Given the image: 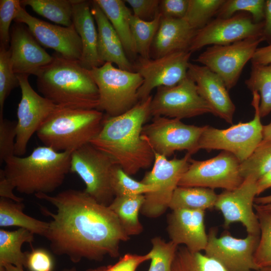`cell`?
I'll use <instances>...</instances> for the list:
<instances>
[{"label":"cell","instance_id":"cell-47","mask_svg":"<svg viewBox=\"0 0 271 271\" xmlns=\"http://www.w3.org/2000/svg\"><path fill=\"white\" fill-rule=\"evenodd\" d=\"M188 4L189 0H162L159 13L163 18L182 19L186 15Z\"/></svg>","mask_w":271,"mask_h":271},{"label":"cell","instance_id":"cell-34","mask_svg":"<svg viewBox=\"0 0 271 271\" xmlns=\"http://www.w3.org/2000/svg\"><path fill=\"white\" fill-rule=\"evenodd\" d=\"M171 271H227L214 259L185 246L178 247Z\"/></svg>","mask_w":271,"mask_h":271},{"label":"cell","instance_id":"cell-24","mask_svg":"<svg viewBox=\"0 0 271 271\" xmlns=\"http://www.w3.org/2000/svg\"><path fill=\"white\" fill-rule=\"evenodd\" d=\"M73 25L79 35L82 45V52L79 62L87 70L104 64L100 61L97 51V30L91 12V2L72 0Z\"/></svg>","mask_w":271,"mask_h":271},{"label":"cell","instance_id":"cell-17","mask_svg":"<svg viewBox=\"0 0 271 271\" xmlns=\"http://www.w3.org/2000/svg\"><path fill=\"white\" fill-rule=\"evenodd\" d=\"M259 235L247 234L243 238H236L228 232L217 236L216 228L208 234L205 254L221 264L227 271H251L259 268L253 255Z\"/></svg>","mask_w":271,"mask_h":271},{"label":"cell","instance_id":"cell-12","mask_svg":"<svg viewBox=\"0 0 271 271\" xmlns=\"http://www.w3.org/2000/svg\"><path fill=\"white\" fill-rule=\"evenodd\" d=\"M190 165L178 184L182 187H201L231 190L243 181L239 160L231 153L222 151L204 161L190 160Z\"/></svg>","mask_w":271,"mask_h":271},{"label":"cell","instance_id":"cell-46","mask_svg":"<svg viewBox=\"0 0 271 271\" xmlns=\"http://www.w3.org/2000/svg\"><path fill=\"white\" fill-rule=\"evenodd\" d=\"M132 8L133 15L141 20L151 21L160 13L159 0H125Z\"/></svg>","mask_w":271,"mask_h":271},{"label":"cell","instance_id":"cell-48","mask_svg":"<svg viewBox=\"0 0 271 271\" xmlns=\"http://www.w3.org/2000/svg\"><path fill=\"white\" fill-rule=\"evenodd\" d=\"M15 189L12 184L6 178L4 169L0 170V196L1 197L12 200L17 202H22L24 199L14 194L13 190Z\"/></svg>","mask_w":271,"mask_h":271},{"label":"cell","instance_id":"cell-14","mask_svg":"<svg viewBox=\"0 0 271 271\" xmlns=\"http://www.w3.org/2000/svg\"><path fill=\"white\" fill-rule=\"evenodd\" d=\"M191 55L189 51H182L155 59L140 57L133 65L134 72L144 79L138 92L139 100L147 98L155 88L172 86L185 79Z\"/></svg>","mask_w":271,"mask_h":271},{"label":"cell","instance_id":"cell-54","mask_svg":"<svg viewBox=\"0 0 271 271\" xmlns=\"http://www.w3.org/2000/svg\"><path fill=\"white\" fill-rule=\"evenodd\" d=\"M3 266L7 271H24L23 268L18 267L10 264H7Z\"/></svg>","mask_w":271,"mask_h":271},{"label":"cell","instance_id":"cell-33","mask_svg":"<svg viewBox=\"0 0 271 271\" xmlns=\"http://www.w3.org/2000/svg\"><path fill=\"white\" fill-rule=\"evenodd\" d=\"M161 14L159 13L151 21H146L131 15V32L137 54L143 58H150L152 43L159 28Z\"/></svg>","mask_w":271,"mask_h":271},{"label":"cell","instance_id":"cell-18","mask_svg":"<svg viewBox=\"0 0 271 271\" xmlns=\"http://www.w3.org/2000/svg\"><path fill=\"white\" fill-rule=\"evenodd\" d=\"M257 181L248 177L236 188L224 190L218 195L214 207L222 214L225 228L232 223L240 222L247 234L259 235L258 219L254 211V199L257 195Z\"/></svg>","mask_w":271,"mask_h":271},{"label":"cell","instance_id":"cell-41","mask_svg":"<svg viewBox=\"0 0 271 271\" xmlns=\"http://www.w3.org/2000/svg\"><path fill=\"white\" fill-rule=\"evenodd\" d=\"M17 87H20L19 80L12 68L9 49L0 45V118L4 117L5 100Z\"/></svg>","mask_w":271,"mask_h":271},{"label":"cell","instance_id":"cell-5","mask_svg":"<svg viewBox=\"0 0 271 271\" xmlns=\"http://www.w3.org/2000/svg\"><path fill=\"white\" fill-rule=\"evenodd\" d=\"M105 115L97 109L58 106L36 132L44 146L58 152H73L88 144L100 131Z\"/></svg>","mask_w":271,"mask_h":271},{"label":"cell","instance_id":"cell-20","mask_svg":"<svg viewBox=\"0 0 271 271\" xmlns=\"http://www.w3.org/2000/svg\"><path fill=\"white\" fill-rule=\"evenodd\" d=\"M10 59L16 74L36 76L54 59L41 46L24 24L16 23L10 30Z\"/></svg>","mask_w":271,"mask_h":271},{"label":"cell","instance_id":"cell-19","mask_svg":"<svg viewBox=\"0 0 271 271\" xmlns=\"http://www.w3.org/2000/svg\"><path fill=\"white\" fill-rule=\"evenodd\" d=\"M14 21L25 24L41 45L54 50L66 59L79 62L82 45L73 25L62 27L49 23L31 16L22 7Z\"/></svg>","mask_w":271,"mask_h":271},{"label":"cell","instance_id":"cell-51","mask_svg":"<svg viewBox=\"0 0 271 271\" xmlns=\"http://www.w3.org/2000/svg\"><path fill=\"white\" fill-rule=\"evenodd\" d=\"M254 209L255 210L271 212V195L255 197Z\"/></svg>","mask_w":271,"mask_h":271},{"label":"cell","instance_id":"cell-36","mask_svg":"<svg viewBox=\"0 0 271 271\" xmlns=\"http://www.w3.org/2000/svg\"><path fill=\"white\" fill-rule=\"evenodd\" d=\"M224 2L225 0H189L183 19L193 29L200 30L217 14Z\"/></svg>","mask_w":271,"mask_h":271},{"label":"cell","instance_id":"cell-49","mask_svg":"<svg viewBox=\"0 0 271 271\" xmlns=\"http://www.w3.org/2000/svg\"><path fill=\"white\" fill-rule=\"evenodd\" d=\"M250 61L251 64L260 65L271 64V43L264 47H258Z\"/></svg>","mask_w":271,"mask_h":271},{"label":"cell","instance_id":"cell-29","mask_svg":"<svg viewBox=\"0 0 271 271\" xmlns=\"http://www.w3.org/2000/svg\"><path fill=\"white\" fill-rule=\"evenodd\" d=\"M214 189L201 187L178 186L172 195L169 208L172 210H203L215 207L217 198Z\"/></svg>","mask_w":271,"mask_h":271},{"label":"cell","instance_id":"cell-27","mask_svg":"<svg viewBox=\"0 0 271 271\" xmlns=\"http://www.w3.org/2000/svg\"><path fill=\"white\" fill-rule=\"evenodd\" d=\"M34 234L29 230L19 228L14 231L0 229V266L7 264L23 268L26 253L22 251L25 243L32 244Z\"/></svg>","mask_w":271,"mask_h":271},{"label":"cell","instance_id":"cell-26","mask_svg":"<svg viewBox=\"0 0 271 271\" xmlns=\"http://www.w3.org/2000/svg\"><path fill=\"white\" fill-rule=\"evenodd\" d=\"M104 13L120 38L127 55L134 57L136 52L132 40L130 10L122 0H94Z\"/></svg>","mask_w":271,"mask_h":271},{"label":"cell","instance_id":"cell-35","mask_svg":"<svg viewBox=\"0 0 271 271\" xmlns=\"http://www.w3.org/2000/svg\"><path fill=\"white\" fill-rule=\"evenodd\" d=\"M271 170V142L262 141L252 154L240 163L243 179L251 177L257 181Z\"/></svg>","mask_w":271,"mask_h":271},{"label":"cell","instance_id":"cell-7","mask_svg":"<svg viewBox=\"0 0 271 271\" xmlns=\"http://www.w3.org/2000/svg\"><path fill=\"white\" fill-rule=\"evenodd\" d=\"M251 104L254 108L253 119L247 122H239L226 129L206 125L198 144L199 150H220L233 154L240 162L249 157L263 140V125L259 106L260 97L252 92Z\"/></svg>","mask_w":271,"mask_h":271},{"label":"cell","instance_id":"cell-39","mask_svg":"<svg viewBox=\"0 0 271 271\" xmlns=\"http://www.w3.org/2000/svg\"><path fill=\"white\" fill-rule=\"evenodd\" d=\"M151 243V262L148 271H171L178 245L159 236L153 238Z\"/></svg>","mask_w":271,"mask_h":271},{"label":"cell","instance_id":"cell-11","mask_svg":"<svg viewBox=\"0 0 271 271\" xmlns=\"http://www.w3.org/2000/svg\"><path fill=\"white\" fill-rule=\"evenodd\" d=\"M262 41V37H256L229 45H211L207 47L195 61L219 75L229 90L236 85L244 67L251 60Z\"/></svg>","mask_w":271,"mask_h":271},{"label":"cell","instance_id":"cell-53","mask_svg":"<svg viewBox=\"0 0 271 271\" xmlns=\"http://www.w3.org/2000/svg\"><path fill=\"white\" fill-rule=\"evenodd\" d=\"M263 141L271 142V121L263 126Z\"/></svg>","mask_w":271,"mask_h":271},{"label":"cell","instance_id":"cell-8","mask_svg":"<svg viewBox=\"0 0 271 271\" xmlns=\"http://www.w3.org/2000/svg\"><path fill=\"white\" fill-rule=\"evenodd\" d=\"M154 154L153 168L141 181L158 188L156 191L145 195V200L141 213L149 218L158 217L169 208L173 193L188 169L191 159V155L187 153L182 158H174L170 160L164 156L155 152Z\"/></svg>","mask_w":271,"mask_h":271},{"label":"cell","instance_id":"cell-16","mask_svg":"<svg viewBox=\"0 0 271 271\" xmlns=\"http://www.w3.org/2000/svg\"><path fill=\"white\" fill-rule=\"evenodd\" d=\"M263 21L256 23L251 15L240 12L227 18H217L197 31L189 51L209 45H226L247 38L262 37Z\"/></svg>","mask_w":271,"mask_h":271},{"label":"cell","instance_id":"cell-28","mask_svg":"<svg viewBox=\"0 0 271 271\" xmlns=\"http://www.w3.org/2000/svg\"><path fill=\"white\" fill-rule=\"evenodd\" d=\"M25 206L22 202L1 197V227L17 226L27 229L34 234L44 237L49 226V222L33 218L23 212Z\"/></svg>","mask_w":271,"mask_h":271},{"label":"cell","instance_id":"cell-1","mask_svg":"<svg viewBox=\"0 0 271 271\" xmlns=\"http://www.w3.org/2000/svg\"><path fill=\"white\" fill-rule=\"evenodd\" d=\"M56 208V213L41 206V213L52 218L44 236L56 255H66L73 263L82 259L102 261L106 255L119 256L120 244L129 236L108 206L88 194L68 189L51 196L35 195Z\"/></svg>","mask_w":271,"mask_h":271},{"label":"cell","instance_id":"cell-43","mask_svg":"<svg viewBox=\"0 0 271 271\" xmlns=\"http://www.w3.org/2000/svg\"><path fill=\"white\" fill-rule=\"evenodd\" d=\"M17 121L0 118V164L15 155Z\"/></svg>","mask_w":271,"mask_h":271},{"label":"cell","instance_id":"cell-55","mask_svg":"<svg viewBox=\"0 0 271 271\" xmlns=\"http://www.w3.org/2000/svg\"><path fill=\"white\" fill-rule=\"evenodd\" d=\"M251 271H271V266L261 267Z\"/></svg>","mask_w":271,"mask_h":271},{"label":"cell","instance_id":"cell-45","mask_svg":"<svg viewBox=\"0 0 271 271\" xmlns=\"http://www.w3.org/2000/svg\"><path fill=\"white\" fill-rule=\"evenodd\" d=\"M25 253V267L29 271H53L54 259L47 250L43 248H32Z\"/></svg>","mask_w":271,"mask_h":271},{"label":"cell","instance_id":"cell-22","mask_svg":"<svg viewBox=\"0 0 271 271\" xmlns=\"http://www.w3.org/2000/svg\"><path fill=\"white\" fill-rule=\"evenodd\" d=\"M203 210L176 209L168 217L167 232L176 244H184L195 252L205 250L208 242V234L205 226Z\"/></svg>","mask_w":271,"mask_h":271},{"label":"cell","instance_id":"cell-52","mask_svg":"<svg viewBox=\"0 0 271 271\" xmlns=\"http://www.w3.org/2000/svg\"><path fill=\"white\" fill-rule=\"evenodd\" d=\"M257 195L271 188V170L257 181Z\"/></svg>","mask_w":271,"mask_h":271},{"label":"cell","instance_id":"cell-44","mask_svg":"<svg viewBox=\"0 0 271 271\" xmlns=\"http://www.w3.org/2000/svg\"><path fill=\"white\" fill-rule=\"evenodd\" d=\"M151 258L150 251L144 255L128 253L120 256L113 264L90 268L85 271H136L141 264L150 260Z\"/></svg>","mask_w":271,"mask_h":271},{"label":"cell","instance_id":"cell-37","mask_svg":"<svg viewBox=\"0 0 271 271\" xmlns=\"http://www.w3.org/2000/svg\"><path fill=\"white\" fill-rule=\"evenodd\" d=\"M125 173L119 166L113 167L110 184L114 196H136L156 191L157 187L137 181Z\"/></svg>","mask_w":271,"mask_h":271},{"label":"cell","instance_id":"cell-10","mask_svg":"<svg viewBox=\"0 0 271 271\" xmlns=\"http://www.w3.org/2000/svg\"><path fill=\"white\" fill-rule=\"evenodd\" d=\"M205 127L186 124L178 118L155 116L143 126L142 135L155 153L167 158L178 151L185 150L191 155L199 151V141Z\"/></svg>","mask_w":271,"mask_h":271},{"label":"cell","instance_id":"cell-32","mask_svg":"<svg viewBox=\"0 0 271 271\" xmlns=\"http://www.w3.org/2000/svg\"><path fill=\"white\" fill-rule=\"evenodd\" d=\"M245 84L251 92H257L259 95L261 118L267 116L271 112V64H251L250 75Z\"/></svg>","mask_w":271,"mask_h":271},{"label":"cell","instance_id":"cell-4","mask_svg":"<svg viewBox=\"0 0 271 271\" xmlns=\"http://www.w3.org/2000/svg\"><path fill=\"white\" fill-rule=\"evenodd\" d=\"M71 154L38 146L27 157L7 159L4 173L20 193L49 194L63 184L70 172Z\"/></svg>","mask_w":271,"mask_h":271},{"label":"cell","instance_id":"cell-30","mask_svg":"<svg viewBox=\"0 0 271 271\" xmlns=\"http://www.w3.org/2000/svg\"><path fill=\"white\" fill-rule=\"evenodd\" d=\"M145 200V195L115 196L108 206L116 215L129 236L141 234L144 229L139 214Z\"/></svg>","mask_w":271,"mask_h":271},{"label":"cell","instance_id":"cell-3","mask_svg":"<svg viewBox=\"0 0 271 271\" xmlns=\"http://www.w3.org/2000/svg\"><path fill=\"white\" fill-rule=\"evenodd\" d=\"M52 62L37 76V86L43 97L57 106L74 109H97L98 87L89 70L79 61L53 55Z\"/></svg>","mask_w":271,"mask_h":271},{"label":"cell","instance_id":"cell-31","mask_svg":"<svg viewBox=\"0 0 271 271\" xmlns=\"http://www.w3.org/2000/svg\"><path fill=\"white\" fill-rule=\"evenodd\" d=\"M21 6L30 7L39 15L64 27L73 25L72 0H22Z\"/></svg>","mask_w":271,"mask_h":271},{"label":"cell","instance_id":"cell-9","mask_svg":"<svg viewBox=\"0 0 271 271\" xmlns=\"http://www.w3.org/2000/svg\"><path fill=\"white\" fill-rule=\"evenodd\" d=\"M116 165L107 155L88 143L72 153L70 172L83 181L85 192L98 203L108 206L115 197L110 178Z\"/></svg>","mask_w":271,"mask_h":271},{"label":"cell","instance_id":"cell-15","mask_svg":"<svg viewBox=\"0 0 271 271\" xmlns=\"http://www.w3.org/2000/svg\"><path fill=\"white\" fill-rule=\"evenodd\" d=\"M28 75L17 74L21 98L17 109L15 155H24L28 142L46 119L58 106L38 94L29 83Z\"/></svg>","mask_w":271,"mask_h":271},{"label":"cell","instance_id":"cell-13","mask_svg":"<svg viewBox=\"0 0 271 271\" xmlns=\"http://www.w3.org/2000/svg\"><path fill=\"white\" fill-rule=\"evenodd\" d=\"M151 115L181 119L211 113L198 93L195 82L188 76L172 86H161L151 103Z\"/></svg>","mask_w":271,"mask_h":271},{"label":"cell","instance_id":"cell-57","mask_svg":"<svg viewBox=\"0 0 271 271\" xmlns=\"http://www.w3.org/2000/svg\"><path fill=\"white\" fill-rule=\"evenodd\" d=\"M0 271H7L4 266H0Z\"/></svg>","mask_w":271,"mask_h":271},{"label":"cell","instance_id":"cell-38","mask_svg":"<svg viewBox=\"0 0 271 271\" xmlns=\"http://www.w3.org/2000/svg\"><path fill=\"white\" fill-rule=\"evenodd\" d=\"M258 219L259 239L253 255L258 267L271 266V212L255 210Z\"/></svg>","mask_w":271,"mask_h":271},{"label":"cell","instance_id":"cell-2","mask_svg":"<svg viewBox=\"0 0 271 271\" xmlns=\"http://www.w3.org/2000/svg\"><path fill=\"white\" fill-rule=\"evenodd\" d=\"M152 98L151 95L119 115H105L100 131L89 143L129 175L150 167L154 161V152L142 135L151 115Z\"/></svg>","mask_w":271,"mask_h":271},{"label":"cell","instance_id":"cell-50","mask_svg":"<svg viewBox=\"0 0 271 271\" xmlns=\"http://www.w3.org/2000/svg\"><path fill=\"white\" fill-rule=\"evenodd\" d=\"M262 37L264 41L271 43V0H266Z\"/></svg>","mask_w":271,"mask_h":271},{"label":"cell","instance_id":"cell-56","mask_svg":"<svg viewBox=\"0 0 271 271\" xmlns=\"http://www.w3.org/2000/svg\"><path fill=\"white\" fill-rule=\"evenodd\" d=\"M62 271H77L75 267H73L70 268H65L63 269Z\"/></svg>","mask_w":271,"mask_h":271},{"label":"cell","instance_id":"cell-23","mask_svg":"<svg viewBox=\"0 0 271 271\" xmlns=\"http://www.w3.org/2000/svg\"><path fill=\"white\" fill-rule=\"evenodd\" d=\"M91 12L97 27V51L100 61L103 64L114 63L120 69L134 72L120 38L94 0L91 2Z\"/></svg>","mask_w":271,"mask_h":271},{"label":"cell","instance_id":"cell-40","mask_svg":"<svg viewBox=\"0 0 271 271\" xmlns=\"http://www.w3.org/2000/svg\"><path fill=\"white\" fill-rule=\"evenodd\" d=\"M265 1L264 0H225L219 9L217 18H227L238 12L247 13L256 23L263 21Z\"/></svg>","mask_w":271,"mask_h":271},{"label":"cell","instance_id":"cell-6","mask_svg":"<svg viewBox=\"0 0 271 271\" xmlns=\"http://www.w3.org/2000/svg\"><path fill=\"white\" fill-rule=\"evenodd\" d=\"M99 91L97 110L115 116L133 107L139 101L138 90L143 83L137 72L128 71L106 62L89 70Z\"/></svg>","mask_w":271,"mask_h":271},{"label":"cell","instance_id":"cell-42","mask_svg":"<svg viewBox=\"0 0 271 271\" xmlns=\"http://www.w3.org/2000/svg\"><path fill=\"white\" fill-rule=\"evenodd\" d=\"M20 1H0V45L9 48L10 26L21 7Z\"/></svg>","mask_w":271,"mask_h":271},{"label":"cell","instance_id":"cell-25","mask_svg":"<svg viewBox=\"0 0 271 271\" xmlns=\"http://www.w3.org/2000/svg\"><path fill=\"white\" fill-rule=\"evenodd\" d=\"M196 32L184 19L161 17L151 54L155 59L175 52L189 51Z\"/></svg>","mask_w":271,"mask_h":271},{"label":"cell","instance_id":"cell-21","mask_svg":"<svg viewBox=\"0 0 271 271\" xmlns=\"http://www.w3.org/2000/svg\"><path fill=\"white\" fill-rule=\"evenodd\" d=\"M187 75L196 83L199 94L209 105L212 114L232 123L235 106L221 78L206 66L191 63Z\"/></svg>","mask_w":271,"mask_h":271}]
</instances>
